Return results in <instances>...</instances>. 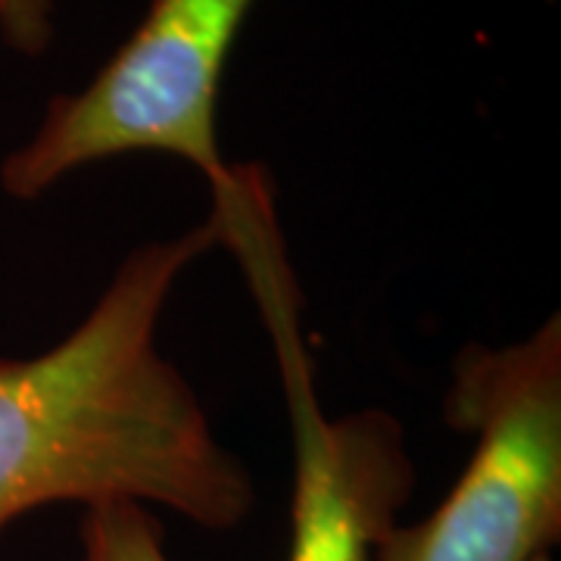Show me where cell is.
<instances>
[{
	"instance_id": "cell-1",
	"label": "cell",
	"mask_w": 561,
	"mask_h": 561,
	"mask_svg": "<svg viewBox=\"0 0 561 561\" xmlns=\"http://www.w3.org/2000/svg\"><path fill=\"white\" fill-rule=\"evenodd\" d=\"M219 243L216 216L144 243L57 346L0 356V530L44 505L119 500L172 508L206 530L247 522L250 471L160 350L175 284Z\"/></svg>"
},
{
	"instance_id": "cell-2",
	"label": "cell",
	"mask_w": 561,
	"mask_h": 561,
	"mask_svg": "<svg viewBox=\"0 0 561 561\" xmlns=\"http://www.w3.org/2000/svg\"><path fill=\"white\" fill-rule=\"evenodd\" d=\"M256 0H150L144 20L79 91L44 106L38 128L0 162L13 201H38L94 162L162 153L191 162L213 194L238 165L219 147L225 66Z\"/></svg>"
},
{
	"instance_id": "cell-3",
	"label": "cell",
	"mask_w": 561,
	"mask_h": 561,
	"mask_svg": "<svg viewBox=\"0 0 561 561\" xmlns=\"http://www.w3.org/2000/svg\"><path fill=\"white\" fill-rule=\"evenodd\" d=\"M443 419L474 437L449 496L393 527L375 561H540L561 537V319L524 341L465 346Z\"/></svg>"
},
{
	"instance_id": "cell-4",
	"label": "cell",
	"mask_w": 561,
	"mask_h": 561,
	"mask_svg": "<svg viewBox=\"0 0 561 561\" xmlns=\"http://www.w3.org/2000/svg\"><path fill=\"white\" fill-rule=\"evenodd\" d=\"M272 331L294 434V530L287 561H375L415 486L405 431L383 409L324 415L300 334L294 275L275 231L272 194H253L225 219Z\"/></svg>"
},
{
	"instance_id": "cell-5",
	"label": "cell",
	"mask_w": 561,
	"mask_h": 561,
	"mask_svg": "<svg viewBox=\"0 0 561 561\" xmlns=\"http://www.w3.org/2000/svg\"><path fill=\"white\" fill-rule=\"evenodd\" d=\"M76 561H172L162 522L140 502H101L84 508Z\"/></svg>"
},
{
	"instance_id": "cell-6",
	"label": "cell",
	"mask_w": 561,
	"mask_h": 561,
	"mask_svg": "<svg viewBox=\"0 0 561 561\" xmlns=\"http://www.w3.org/2000/svg\"><path fill=\"white\" fill-rule=\"evenodd\" d=\"M57 0H0V41L22 57H41L54 41Z\"/></svg>"
},
{
	"instance_id": "cell-7",
	"label": "cell",
	"mask_w": 561,
	"mask_h": 561,
	"mask_svg": "<svg viewBox=\"0 0 561 561\" xmlns=\"http://www.w3.org/2000/svg\"><path fill=\"white\" fill-rule=\"evenodd\" d=\"M540 561H549V559H540Z\"/></svg>"
}]
</instances>
